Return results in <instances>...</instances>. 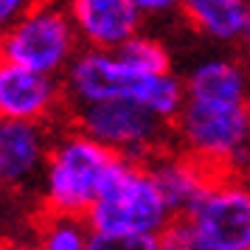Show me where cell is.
Returning <instances> with one entry per match:
<instances>
[{
  "mask_svg": "<svg viewBox=\"0 0 250 250\" xmlns=\"http://www.w3.org/2000/svg\"><path fill=\"white\" fill-rule=\"evenodd\" d=\"M34 250H90L87 219L68 214H51L37 233Z\"/></svg>",
  "mask_w": 250,
  "mask_h": 250,
  "instance_id": "cell-14",
  "label": "cell"
},
{
  "mask_svg": "<svg viewBox=\"0 0 250 250\" xmlns=\"http://www.w3.org/2000/svg\"><path fill=\"white\" fill-rule=\"evenodd\" d=\"M171 216L174 214L163 200L149 166L144 160L124 158L84 219L90 230L160 233Z\"/></svg>",
  "mask_w": 250,
  "mask_h": 250,
  "instance_id": "cell-4",
  "label": "cell"
},
{
  "mask_svg": "<svg viewBox=\"0 0 250 250\" xmlns=\"http://www.w3.org/2000/svg\"><path fill=\"white\" fill-rule=\"evenodd\" d=\"M250 0H177V12L197 34L211 42H239Z\"/></svg>",
  "mask_w": 250,
  "mask_h": 250,
  "instance_id": "cell-13",
  "label": "cell"
},
{
  "mask_svg": "<svg viewBox=\"0 0 250 250\" xmlns=\"http://www.w3.org/2000/svg\"><path fill=\"white\" fill-rule=\"evenodd\" d=\"M90 250H160V236L135 230H90Z\"/></svg>",
  "mask_w": 250,
  "mask_h": 250,
  "instance_id": "cell-16",
  "label": "cell"
},
{
  "mask_svg": "<svg viewBox=\"0 0 250 250\" xmlns=\"http://www.w3.org/2000/svg\"><path fill=\"white\" fill-rule=\"evenodd\" d=\"M79 51L82 40L68 6L57 0H40L0 34V59L51 76H62Z\"/></svg>",
  "mask_w": 250,
  "mask_h": 250,
  "instance_id": "cell-5",
  "label": "cell"
},
{
  "mask_svg": "<svg viewBox=\"0 0 250 250\" xmlns=\"http://www.w3.org/2000/svg\"><path fill=\"white\" fill-rule=\"evenodd\" d=\"M144 17H166L177 12V0H132Z\"/></svg>",
  "mask_w": 250,
  "mask_h": 250,
  "instance_id": "cell-19",
  "label": "cell"
},
{
  "mask_svg": "<svg viewBox=\"0 0 250 250\" xmlns=\"http://www.w3.org/2000/svg\"><path fill=\"white\" fill-rule=\"evenodd\" d=\"M82 48L118 51L144 25V14L132 0H65Z\"/></svg>",
  "mask_w": 250,
  "mask_h": 250,
  "instance_id": "cell-10",
  "label": "cell"
},
{
  "mask_svg": "<svg viewBox=\"0 0 250 250\" xmlns=\"http://www.w3.org/2000/svg\"><path fill=\"white\" fill-rule=\"evenodd\" d=\"M239 45L245 51V57L250 59V3H248V17H245V25H242V37H239Z\"/></svg>",
  "mask_w": 250,
  "mask_h": 250,
  "instance_id": "cell-20",
  "label": "cell"
},
{
  "mask_svg": "<svg viewBox=\"0 0 250 250\" xmlns=\"http://www.w3.org/2000/svg\"><path fill=\"white\" fill-rule=\"evenodd\" d=\"M51 141L42 121L0 118V186L25 188L40 183Z\"/></svg>",
  "mask_w": 250,
  "mask_h": 250,
  "instance_id": "cell-9",
  "label": "cell"
},
{
  "mask_svg": "<svg viewBox=\"0 0 250 250\" xmlns=\"http://www.w3.org/2000/svg\"><path fill=\"white\" fill-rule=\"evenodd\" d=\"M160 250H208L186 216H171L169 225L158 233Z\"/></svg>",
  "mask_w": 250,
  "mask_h": 250,
  "instance_id": "cell-17",
  "label": "cell"
},
{
  "mask_svg": "<svg viewBox=\"0 0 250 250\" xmlns=\"http://www.w3.org/2000/svg\"><path fill=\"white\" fill-rule=\"evenodd\" d=\"M186 96H203V99H230V102H250V68L248 62L236 57L200 59L188 76L183 79Z\"/></svg>",
  "mask_w": 250,
  "mask_h": 250,
  "instance_id": "cell-12",
  "label": "cell"
},
{
  "mask_svg": "<svg viewBox=\"0 0 250 250\" xmlns=\"http://www.w3.org/2000/svg\"><path fill=\"white\" fill-rule=\"evenodd\" d=\"M146 166L174 216L188 214V208L203 197L205 188L219 174V171L205 166L203 160H197L194 155L183 152V149L180 152H163L160 149L155 158H149Z\"/></svg>",
  "mask_w": 250,
  "mask_h": 250,
  "instance_id": "cell-11",
  "label": "cell"
},
{
  "mask_svg": "<svg viewBox=\"0 0 250 250\" xmlns=\"http://www.w3.org/2000/svg\"><path fill=\"white\" fill-rule=\"evenodd\" d=\"M118 54L132 68L146 70V73H169L171 70V54H169V48H166V42L152 34H144V31L129 37L124 45L118 48Z\"/></svg>",
  "mask_w": 250,
  "mask_h": 250,
  "instance_id": "cell-15",
  "label": "cell"
},
{
  "mask_svg": "<svg viewBox=\"0 0 250 250\" xmlns=\"http://www.w3.org/2000/svg\"><path fill=\"white\" fill-rule=\"evenodd\" d=\"M73 124L126 160L155 158L166 146L171 124L132 99H104L73 107Z\"/></svg>",
  "mask_w": 250,
  "mask_h": 250,
  "instance_id": "cell-6",
  "label": "cell"
},
{
  "mask_svg": "<svg viewBox=\"0 0 250 250\" xmlns=\"http://www.w3.org/2000/svg\"><path fill=\"white\" fill-rule=\"evenodd\" d=\"M57 3H65V0H57Z\"/></svg>",
  "mask_w": 250,
  "mask_h": 250,
  "instance_id": "cell-21",
  "label": "cell"
},
{
  "mask_svg": "<svg viewBox=\"0 0 250 250\" xmlns=\"http://www.w3.org/2000/svg\"><path fill=\"white\" fill-rule=\"evenodd\" d=\"M171 135L183 152L214 171H245L250 166V102L186 96Z\"/></svg>",
  "mask_w": 250,
  "mask_h": 250,
  "instance_id": "cell-3",
  "label": "cell"
},
{
  "mask_svg": "<svg viewBox=\"0 0 250 250\" xmlns=\"http://www.w3.org/2000/svg\"><path fill=\"white\" fill-rule=\"evenodd\" d=\"M62 84L73 107L104 99H132L169 124L186 102V84L174 70L146 73L132 68L118 51L102 48H82L62 73Z\"/></svg>",
  "mask_w": 250,
  "mask_h": 250,
  "instance_id": "cell-1",
  "label": "cell"
},
{
  "mask_svg": "<svg viewBox=\"0 0 250 250\" xmlns=\"http://www.w3.org/2000/svg\"><path fill=\"white\" fill-rule=\"evenodd\" d=\"M183 216L208 250H250V180L242 171H219Z\"/></svg>",
  "mask_w": 250,
  "mask_h": 250,
  "instance_id": "cell-7",
  "label": "cell"
},
{
  "mask_svg": "<svg viewBox=\"0 0 250 250\" xmlns=\"http://www.w3.org/2000/svg\"><path fill=\"white\" fill-rule=\"evenodd\" d=\"M110 146L73 126L51 141L45 169L40 177V194L51 214L87 216L102 188L121 163Z\"/></svg>",
  "mask_w": 250,
  "mask_h": 250,
  "instance_id": "cell-2",
  "label": "cell"
},
{
  "mask_svg": "<svg viewBox=\"0 0 250 250\" xmlns=\"http://www.w3.org/2000/svg\"><path fill=\"white\" fill-rule=\"evenodd\" d=\"M40 0H0V34L12 28L28 9H34Z\"/></svg>",
  "mask_w": 250,
  "mask_h": 250,
  "instance_id": "cell-18",
  "label": "cell"
},
{
  "mask_svg": "<svg viewBox=\"0 0 250 250\" xmlns=\"http://www.w3.org/2000/svg\"><path fill=\"white\" fill-rule=\"evenodd\" d=\"M65 102V84L59 76L0 59V118L48 124Z\"/></svg>",
  "mask_w": 250,
  "mask_h": 250,
  "instance_id": "cell-8",
  "label": "cell"
}]
</instances>
